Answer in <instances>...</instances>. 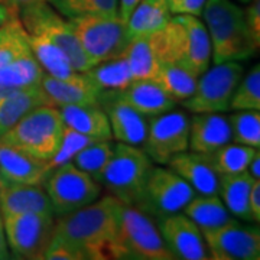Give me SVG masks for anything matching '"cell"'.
<instances>
[{"instance_id":"cell-24","label":"cell","mask_w":260,"mask_h":260,"mask_svg":"<svg viewBox=\"0 0 260 260\" xmlns=\"http://www.w3.org/2000/svg\"><path fill=\"white\" fill-rule=\"evenodd\" d=\"M123 56L129 64L133 81L153 80L160 65L156 30L132 38Z\"/></svg>"},{"instance_id":"cell-46","label":"cell","mask_w":260,"mask_h":260,"mask_svg":"<svg viewBox=\"0 0 260 260\" xmlns=\"http://www.w3.org/2000/svg\"><path fill=\"white\" fill-rule=\"evenodd\" d=\"M247 172L250 174L254 179H260V152L254 155V158L251 159L249 167H247Z\"/></svg>"},{"instance_id":"cell-25","label":"cell","mask_w":260,"mask_h":260,"mask_svg":"<svg viewBox=\"0 0 260 260\" xmlns=\"http://www.w3.org/2000/svg\"><path fill=\"white\" fill-rule=\"evenodd\" d=\"M44 104H47V97L41 84L15 88L9 95L0 100V136L23 116Z\"/></svg>"},{"instance_id":"cell-28","label":"cell","mask_w":260,"mask_h":260,"mask_svg":"<svg viewBox=\"0 0 260 260\" xmlns=\"http://www.w3.org/2000/svg\"><path fill=\"white\" fill-rule=\"evenodd\" d=\"M185 215L194 221L201 233L211 232L230 223L232 214L217 195H201L192 198L184 208Z\"/></svg>"},{"instance_id":"cell-27","label":"cell","mask_w":260,"mask_h":260,"mask_svg":"<svg viewBox=\"0 0 260 260\" xmlns=\"http://www.w3.org/2000/svg\"><path fill=\"white\" fill-rule=\"evenodd\" d=\"M172 19L168 0H140L126 22L130 39L162 29Z\"/></svg>"},{"instance_id":"cell-15","label":"cell","mask_w":260,"mask_h":260,"mask_svg":"<svg viewBox=\"0 0 260 260\" xmlns=\"http://www.w3.org/2000/svg\"><path fill=\"white\" fill-rule=\"evenodd\" d=\"M99 104L107 114L112 138L126 145H143L148 133V121L143 114L121 99L119 91H102Z\"/></svg>"},{"instance_id":"cell-14","label":"cell","mask_w":260,"mask_h":260,"mask_svg":"<svg viewBox=\"0 0 260 260\" xmlns=\"http://www.w3.org/2000/svg\"><path fill=\"white\" fill-rule=\"evenodd\" d=\"M159 232L175 259H210L203 233L185 214L175 213L162 218Z\"/></svg>"},{"instance_id":"cell-43","label":"cell","mask_w":260,"mask_h":260,"mask_svg":"<svg viewBox=\"0 0 260 260\" xmlns=\"http://www.w3.org/2000/svg\"><path fill=\"white\" fill-rule=\"evenodd\" d=\"M140 0H119V18L123 22H127L130 13L136 8Z\"/></svg>"},{"instance_id":"cell-41","label":"cell","mask_w":260,"mask_h":260,"mask_svg":"<svg viewBox=\"0 0 260 260\" xmlns=\"http://www.w3.org/2000/svg\"><path fill=\"white\" fill-rule=\"evenodd\" d=\"M205 0H178L177 3L171 5V12L175 15H191V16H200Z\"/></svg>"},{"instance_id":"cell-12","label":"cell","mask_w":260,"mask_h":260,"mask_svg":"<svg viewBox=\"0 0 260 260\" xmlns=\"http://www.w3.org/2000/svg\"><path fill=\"white\" fill-rule=\"evenodd\" d=\"M189 119L184 112H167L152 116L143 150L152 162L167 165L169 159L188 150Z\"/></svg>"},{"instance_id":"cell-22","label":"cell","mask_w":260,"mask_h":260,"mask_svg":"<svg viewBox=\"0 0 260 260\" xmlns=\"http://www.w3.org/2000/svg\"><path fill=\"white\" fill-rule=\"evenodd\" d=\"M65 127L95 139H113L107 114L99 103L58 107Z\"/></svg>"},{"instance_id":"cell-21","label":"cell","mask_w":260,"mask_h":260,"mask_svg":"<svg viewBox=\"0 0 260 260\" xmlns=\"http://www.w3.org/2000/svg\"><path fill=\"white\" fill-rule=\"evenodd\" d=\"M174 172L186 181L195 192L200 195L218 194V174L210 165L203 153L182 152L169 159L167 164Z\"/></svg>"},{"instance_id":"cell-39","label":"cell","mask_w":260,"mask_h":260,"mask_svg":"<svg viewBox=\"0 0 260 260\" xmlns=\"http://www.w3.org/2000/svg\"><path fill=\"white\" fill-rule=\"evenodd\" d=\"M102 139H95L91 136H85L83 133H78L73 129L65 127L64 133H62V139L59 143V148L56 150V153L52 158L48 160V167H49V172L55 168L64 165L67 162H71L75 155L87 148L88 145H91L94 142Z\"/></svg>"},{"instance_id":"cell-42","label":"cell","mask_w":260,"mask_h":260,"mask_svg":"<svg viewBox=\"0 0 260 260\" xmlns=\"http://www.w3.org/2000/svg\"><path fill=\"white\" fill-rule=\"evenodd\" d=\"M249 210H250L251 221H260V179H254L249 195Z\"/></svg>"},{"instance_id":"cell-1","label":"cell","mask_w":260,"mask_h":260,"mask_svg":"<svg viewBox=\"0 0 260 260\" xmlns=\"http://www.w3.org/2000/svg\"><path fill=\"white\" fill-rule=\"evenodd\" d=\"M123 203L113 195L61 215L55 220L52 242L65 244L80 254L81 260L119 259Z\"/></svg>"},{"instance_id":"cell-49","label":"cell","mask_w":260,"mask_h":260,"mask_svg":"<svg viewBox=\"0 0 260 260\" xmlns=\"http://www.w3.org/2000/svg\"><path fill=\"white\" fill-rule=\"evenodd\" d=\"M168 2H169V6H171V5H174V3H177L178 0H168Z\"/></svg>"},{"instance_id":"cell-38","label":"cell","mask_w":260,"mask_h":260,"mask_svg":"<svg viewBox=\"0 0 260 260\" xmlns=\"http://www.w3.org/2000/svg\"><path fill=\"white\" fill-rule=\"evenodd\" d=\"M260 109V68L256 65L244 80L237 84L232 102L230 110H259Z\"/></svg>"},{"instance_id":"cell-13","label":"cell","mask_w":260,"mask_h":260,"mask_svg":"<svg viewBox=\"0 0 260 260\" xmlns=\"http://www.w3.org/2000/svg\"><path fill=\"white\" fill-rule=\"evenodd\" d=\"M210 259L257 260L260 257L259 229L232 220L223 227L203 233Z\"/></svg>"},{"instance_id":"cell-20","label":"cell","mask_w":260,"mask_h":260,"mask_svg":"<svg viewBox=\"0 0 260 260\" xmlns=\"http://www.w3.org/2000/svg\"><path fill=\"white\" fill-rule=\"evenodd\" d=\"M48 174L47 160L0 142V177L20 184H42Z\"/></svg>"},{"instance_id":"cell-2","label":"cell","mask_w":260,"mask_h":260,"mask_svg":"<svg viewBox=\"0 0 260 260\" xmlns=\"http://www.w3.org/2000/svg\"><path fill=\"white\" fill-rule=\"evenodd\" d=\"M201 15L211 42L214 64L246 59L259 49L251 39L244 10L232 0H205Z\"/></svg>"},{"instance_id":"cell-29","label":"cell","mask_w":260,"mask_h":260,"mask_svg":"<svg viewBox=\"0 0 260 260\" xmlns=\"http://www.w3.org/2000/svg\"><path fill=\"white\" fill-rule=\"evenodd\" d=\"M29 47L34 56L41 65V68L51 77L55 78H70L75 73L65 52L42 35H29Z\"/></svg>"},{"instance_id":"cell-40","label":"cell","mask_w":260,"mask_h":260,"mask_svg":"<svg viewBox=\"0 0 260 260\" xmlns=\"http://www.w3.org/2000/svg\"><path fill=\"white\" fill-rule=\"evenodd\" d=\"M246 23L250 32L253 42L260 47V2L259 0H251L250 6L244 10Z\"/></svg>"},{"instance_id":"cell-26","label":"cell","mask_w":260,"mask_h":260,"mask_svg":"<svg viewBox=\"0 0 260 260\" xmlns=\"http://www.w3.org/2000/svg\"><path fill=\"white\" fill-rule=\"evenodd\" d=\"M254 178L247 171L233 175H220L218 178V192L221 201L230 214L246 221H251L249 210V195Z\"/></svg>"},{"instance_id":"cell-11","label":"cell","mask_w":260,"mask_h":260,"mask_svg":"<svg viewBox=\"0 0 260 260\" xmlns=\"http://www.w3.org/2000/svg\"><path fill=\"white\" fill-rule=\"evenodd\" d=\"M194 197V189L171 168L153 167L136 207L162 220L184 210Z\"/></svg>"},{"instance_id":"cell-47","label":"cell","mask_w":260,"mask_h":260,"mask_svg":"<svg viewBox=\"0 0 260 260\" xmlns=\"http://www.w3.org/2000/svg\"><path fill=\"white\" fill-rule=\"evenodd\" d=\"M35 2H39V0H5V3H8L10 8L13 10H16L19 13V10L26 8L29 5L35 3Z\"/></svg>"},{"instance_id":"cell-19","label":"cell","mask_w":260,"mask_h":260,"mask_svg":"<svg viewBox=\"0 0 260 260\" xmlns=\"http://www.w3.org/2000/svg\"><path fill=\"white\" fill-rule=\"evenodd\" d=\"M230 140V123L221 113H197L189 121L188 148L192 152L208 155Z\"/></svg>"},{"instance_id":"cell-16","label":"cell","mask_w":260,"mask_h":260,"mask_svg":"<svg viewBox=\"0 0 260 260\" xmlns=\"http://www.w3.org/2000/svg\"><path fill=\"white\" fill-rule=\"evenodd\" d=\"M41 85L47 97V104L54 107L99 103L102 93L87 73H75L70 78H55L44 73Z\"/></svg>"},{"instance_id":"cell-34","label":"cell","mask_w":260,"mask_h":260,"mask_svg":"<svg viewBox=\"0 0 260 260\" xmlns=\"http://www.w3.org/2000/svg\"><path fill=\"white\" fill-rule=\"evenodd\" d=\"M42 77L44 70L41 68L32 52L0 68V84L12 88H23L41 84Z\"/></svg>"},{"instance_id":"cell-8","label":"cell","mask_w":260,"mask_h":260,"mask_svg":"<svg viewBox=\"0 0 260 260\" xmlns=\"http://www.w3.org/2000/svg\"><path fill=\"white\" fill-rule=\"evenodd\" d=\"M44 182L54 214L59 217L91 204L102 194V184L73 162L52 169Z\"/></svg>"},{"instance_id":"cell-37","label":"cell","mask_w":260,"mask_h":260,"mask_svg":"<svg viewBox=\"0 0 260 260\" xmlns=\"http://www.w3.org/2000/svg\"><path fill=\"white\" fill-rule=\"evenodd\" d=\"M229 119L234 143L251 148L260 146V113L259 110H236Z\"/></svg>"},{"instance_id":"cell-23","label":"cell","mask_w":260,"mask_h":260,"mask_svg":"<svg viewBox=\"0 0 260 260\" xmlns=\"http://www.w3.org/2000/svg\"><path fill=\"white\" fill-rule=\"evenodd\" d=\"M120 97L143 116H156L174 109L172 100L153 80H135L119 91Z\"/></svg>"},{"instance_id":"cell-31","label":"cell","mask_w":260,"mask_h":260,"mask_svg":"<svg viewBox=\"0 0 260 260\" xmlns=\"http://www.w3.org/2000/svg\"><path fill=\"white\" fill-rule=\"evenodd\" d=\"M257 152H259L257 148L239 145V143L234 145L227 143L205 156L220 177V175H233L247 171L250 160L254 158Z\"/></svg>"},{"instance_id":"cell-7","label":"cell","mask_w":260,"mask_h":260,"mask_svg":"<svg viewBox=\"0 0 260 260\" xmlns=\"http://www.w3.org/2000/svg\"><path fill=\"white\" fill-rule=\"evenodd\" d=\"M119 259H175L156 225L135 205H123L119 233Z\"/></svg>"},{"instance_id":"cell-35","label":"cell","mask_w":260,"mask_h":260,"mask_svg":"<svg viewBox=\"0 0 260 260\" xmlns=\"http://www.w3.org/2000/svg\"><path fill=\"white\" fill-rule=\"evenodd\" d=\"M65 19L85 15H119V0H45Z\"/></svg>"},{"instance_id":"cell-36","label":"cell","mask_w":260,"mask_h":260,"mask_svg":"<svg viewBox=\"0 0 260 260\" xmlns=\"http://www.w3.org/2000/svg\"><path fill=\"white\" fill-rule=\"evenodd\" d=\"M113 152H114V145L110 142V139L97 140L88 145L87 148H84L83 150H80L71 162L100 182L103 171L107 167Z\"/></svg>"},{"instance_id":"cell-33","label":"cell","mask_w":260,"mask_h":260,"mask_svg":"<svg viewBox=\"0 0 260 260\" xmlns=\"http://www.w3.org/2000/svg\"><path fill=\"white\" fill-rule=\"evenodd\" d=\"M85 73L102 91H121L133 81L129 64L123 55L94 65Z\"/></svg>"},{"instance_id":"cell-10","label":"cell","mask_w":260,"mask_h":260,"mask_svg":"<svg viewBox=\"0 0 260 260\" xmlns=\"http://www.w3.org/2000/svg\"><path fill=\"white\" fill-rule=\"evenodd\" d=\"M9 250L19 259H42L55 227L54 214L2 215Z\"/></svg>"},{"instance_id":"cell-44","label":"cell","mask_w":260,"mask_h":260,"mask_svg":"<svg viewBox=\"0 0 260 260\" xmlns=\"http://www.w3.org/2000/svg\"><path fill=\"white\" fill-rule=\"evenodd\" d=\"M10 259V250L8 242H6V234H5V227H3V218L0 213V260Z\"/></svg>"},{"instance_id":"cell-50","label":"cell","mask_w":260,"mask_h":260,"mask_svg":"<svg viewBox=\"0 0 260 260\" xmlns=\"http://www.w3.org/2000/svg\"><path fill=\"white\" fill-rule=\"evenodd\" d=\"M0 2H5V0H0Z\"/></svg>"},{"instance_id":"cell-18","label":"cell","mask_w":260,"mask_h":260,"mask_svg":"<svg viewBox=\"0 0 260 260\" xmlns=\"http://www.w3.org/2000/svg\"><path fill=\"white\" fill-rule=\"evenodd\" d=\"M182 26V62L181 65L197 77L208 70L211 61V42L205 25L191 15H178Z\"/></svg>"},{"instance_id":"cell-30","label":"cell","mask_w":260,"mask_h":260,"mask_svg":"<svg viewBox=\"0 0 260 260\" xmlns=\"http://www.w3.org/2000/svg\"><path fill=\"white\" fill-rule=\"evenodd\" d=\"M153 81L172 99V100H186L194 93L198 77L179 64L159 65Z\"/></svg>"},{"instance_id":"cell-45","label":"cell","mask_w":260,"mask_h":260,"mask_svg":"<svg viewBox=\"0 0 260 260\" xmlns=\"http://www.w3.org/2000/svg\"><path fill=\"white\" fill-rule=\"evenodd\" d=\"M19 15L16 10H13L10 8L8 3H5V2H0V26L3 25V23H6L10 18H13V16H16Z\"/></svg>"},{"instance_id":"cell-9","label":"cell","mask_w":260,"mask_h":260,"mask_svg":"<svg viewBox=\"0 0 260 260\" xmlns=\"http://www.w3.org/2000/svg\"><path fill=\"white\" fill-rule=\"evenodd\" d=\"M242 75L243 67L237 61L215 64L198 77L194 93L184 100L185 109L194 114L229 112L233 93Z\"/></svg>"},{"instance_id":"cell-51","label":"cell","mask_w":260,"mask_h":260,"mask_svg":"<svg viewBox=\"0 0 260 260\" xmlns=\"http://www.w3.org/2000/svg\"><path fill=\"white\" fill-rule=\"evenodd\" d=\"M244 2H246V0H244Z\"/></svg>"},{"instance_id":"cell-6","label":"cell","mask_w":260,"mask_h":260,"mask_svg":"<svg viewBox=\"0 0 260 260\" xmlns=\"http://www.w3.org/2000/svg\"><path fill=\"white\" fill-rule=\"evenodd\" d=\"M19 19L29 35H42L61 48L75 71L85 73L91 68L68 19L59 15L45 0L19 10Z\"/></svg>"},{"instance_id":"cell-32","label":"cell","mask_w":260,"mask_h":260,"mask_svg":"<svg viewBox=\"0 0 260 260\" xmlns=\"http://www.w3.org/2000/svg\"><path fill=\"white\" fill-rule=\"evenodd\" d=\"M30 52L28 32L23 28L19 15H16L0 26V68Z\"/></svg>"},{"instance_id":"cell-48","label":"cell","mask_w":260,"mask_h":260,"mask_svg":"<svg viewBox=\"0 0 260 260\" xmlns=\"http://www.w3.org/2000/svg\"><path fill=\"white\" fill-rule=\"evenodd\" d=\"M13 90H15V88H12V87H6V85H2V84H0V100H2V99H5L6 95H9Z\"/></svg>"},{"instance_id":"cell-5","label":"cell","mask_w":260,"mask_h":260,"mask_svg":"<svg viewBox=\"0 0 260 260\" xmlns=\"http://www.w3.org/2000/svg\"><path fill=\"white\" fill-rule=\"evenodd\" d=\"M68 22L91 67L119 58L129 45L127 26L119 15H85Z\"/></svg>"},{"instance_id":"cell-3","label":"cell","mask_w":260,"mask_h":260,"mask_svg":"<svg viewBox=\"0 0 260 260\" xmlns=\"http://www.w3.org/2000/svg\"><path fill=\"white\" fill-rule=\"evenodd\" d=\"M64 129L59 109L44 104L5 132L0 136V142L48 162L59 148Z\"/></svg>"},{"instance_id":"cell-17","label":"cell","mask_w":260,"mask_h":260,"mask_svg":"<svg viewBox=\"0 0 260 260\" xmlns=\"http://www.w3.org/2000/svg\"><path fill=\"white\" fill-rule=\"evenodd\" d=\"M0 213L54 214V210L41 184H20L0 177Z\"/></svg>"},{"instance_id":"cell-4","label":"cell","mask_w":260,"mask_h":260,"mask_svg":"<svg viewBox=\"0 0 260 260\" xmlns=\"http://www.w3.org/2000/svg\"><path fill=\"white\" fill-rule=\"evenodd\" d=\"M153 162L148 153L133 145L119 142L103 171L100 184L124 205H138Z\"/></svg>"}]
</instances>
